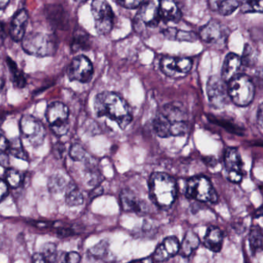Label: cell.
<instances>
[{
  "label": "cell",
  "mask_w": 263,
  "mask_h": 263,
  "mask_svg": "<svg viewBox=\"0 0 263 263\" xmlns=\"http://www.w3.org/2000/svg\"><path fill=\"white\" fill-rule=\"evenodd\" d=\"M154 132L160 138L182 136L189 128V115L182 104H166L152 122Z\"/></svg>",
  "instance_id": "obj_1"
},
{
  "label": "cell",
  "mask_w": 263,
  "mask_h": 263,
  "mask_svg": "<svg viewBox=\"0 0 263 263\" xmlns=\"http://www.w3.org/2000/svg\"><path fill=\"white\" fill-rule=\"evenodd\" d=\"M93 108L98 118L106 117L115 121L121 130H125L133 120L127 101L115 92L105 91L96 95Z\"/></svg>",
  "instance_id": "obj_2"
},
{
  "label": "cell",
  "mask_w": 263,
  "mask_h": 263,
  "mask_svg": "<svg viewBox=\"0 0 263 263\" xmlns=\"http://www.w3.org/2000/svg\"><path fill=\"white\" fill-rule=\"evenodd\" d=\"M151 198L161 209H167L175 202L177 184L175 178L164 172H155L149 179Z\"/></svg>",
  "instance_id": "obj_3"
},
{
  "label": "cell",
  "mask_w": 263,
  "mask_h": 263,
  "mask_svg": "<svg viewBox=\"0 0 263 263\" xmlns=\"http://www.w3.org/2000/svg\"><path fill=\"white\" fill-rule=\"evenodd\" d=\"M58 45V40L54 35L39 32L29 33L22 41V47L26 53L39 58L53 56Z\"/></svg>",
  "instance_id": "obj_4"
},
{
  "label": "cell",
  "mask_w": 263,
  "mask_h": 263,
  "mask_svg": "<svg viewBox=\"0 0 263 263\" xmlns=\"http://www.w3.org/2000/svg\"><path fill=\"white\" fill-rule=\"evenodd\" d=\"M229 93L230 99L235 105L246 107L253 101L255 84L246 75H238L229 83Z\"/></svg>",
  "instance_id": "obj_5"
},
{
  "label": "cell",
  "mask_w": 263,
  "mask_h": 263,
  "mask_svg": "<svg viewBox=\"0 0 263 263\" xmlns=\"http://www.w3.org/2000/svg\"><path fill=\"white\" fill-rule=\"evenodd\" d=\"M186 195L189 198L202 202H216L218 194L211 181L202 175L194 176L186 184Z\"/></svg>",
  "instance_id": "obj_6"
},
{
  "label": "cell",
  "mask_w": 263,
  "mask_h": 263,
  "mask_svg": "<svg viewBox=\"0 0 263 263\" xmlns=\"http://www.w3.org/2000/svg\"><path fill=\"white\" fill-rule=\"evenodd\" d=\"M68 107L59 101L49 104L46 110L45 116L47 122L53 133L58 136H64L70 129Z\"/></svg>",
  "instance_id": "obj_7"
},
{
  "label": "cell",
  "mask_w": 263,
  "mask_h": 263,
  "mask_svg": "<svg viewBox=\"0 0 263 263\" xmlns=\"http://www.w3.org/2000/svg\"><path fill=\"white\" fill-rule=\"evenodd\" d=\"M91 13L95 21V29L98 34L105 36L113 29L115 15L108 3L96 0L91 4Z\"/></svg>",
  "instance_id": "obj_8"
},
{
  "label": "cell",
  "mask_w": 263,
  "mask_h": 263,
  "mask_svg": "<svg viewBox=\"0 0 263 263\" xmlns=\"http://www.w3.org/2000/svg\"><path fill=\"white\" fill-rule=\"evenodd\" d=\"M229 30L226 26L217 21H211L200 30L201 41L209 47L222 49L226 47Z\"/></svg>",
  "instance_id": "obj_9"
},
{
  "label": "cell",
  "mask_w": 263,
  "mask_h": 263,
  "mask_svg": "<svg viewBox=\"0 0 263 263\" xmlns=\"http://www.w3.org/2000/svg\"><path fill=\"white\" fill-rule=\"evenodd\" d=\"M206 90L209 102L215 108H221L230 99L229 83L226 82L221 77L217 75L211 77L208 81Z\"/></svg>",
  "instance_id": "obj_10"
},
{
  "label": "cell",
  "mask_w": 263,
  "mask_h": 263,
  "mask_svg": "<svg viewBox=\"0 0 263 263\" xmlns=\"http://www.w3.org/2000/svg\"><path fill=\"white\" fill-rule=\"evenodd\" d=\"M22 136L32 145L39 146L45 139V129L39 120L31 115H24L20 121Z\"/></svg>",
  "instance_id": "obj_11"
},
{
  "label": "cell",
  "mask_w": 263,
  "mask_h": 263,
  "mask_svg": "<svg viewBox=\"0 0 263 263\" xmlns=\"http://www.w3.org/2000/svg\"><path fill=\"white\" fill-rule=\"evenodd\" d=\"M93 73L95 70L91 61L84 55L73 58L67 69V76L70 81L84 84L91 81Z\"/></svg>",
  "instance_id": "obj_12"
},
{
  "label": "cell",
  "mask_w": 263,
  "mask_h": 263,
  "mask_svg": "<svg viewBox=\"0 0 263 263\" xmlns=\"http://www.w3.org/2000/svg\"><path fill=\"white\" fill-rule=\"evenodd\" d=\"M161 71L172 78H181L192 70V61L187 58L164 57L160 62Z\"/></svg>",
  "instance_id": "obj_13"
},
{
  "label": "cell",
  "mask_w": 263,
  "mask_h": 263,
  "mask_svg": "<svg viewBox=\"0 0 263 263\" xmlns=\"http://www.w3.org/2000/svg\"><path fill=\"white\" fill-rule=\"evenodd\" d=\"M120 202L123 210L144 215L148 211V205L144 200L138 198L132 191L123 190L120 195Z\"/></svg>",
  "instance_id": "obj_14"
},
{
  "label": "cell",
  "mask_w": 263,
  "mask_h": 263,
  "mask_svg": "<svg viewBox=\"0 0 263 263\" xmlns=\"http://www.w3.org/2000/svg\"><path fill=\"white\" fill-rule=\"evenodd\" d=\"M179 241L175 236L167 237L159 245L154 252V261L158 262L167 261L175 256L180 251Z\"/></svg>",
  "instance_id": "obj_15"
},
{
  "label": "cell",
  "mask_w": 263,
  "mask_h": 263,
  "mask_svg": "<svg viewBox=\"0 0 263 263\" xmlns=\"http://www.w3.org/2000/svg\"><path fill=\"white\" fill-rule=\"evenodd\" d=\"M137 19H139L142 24L148 27H158L160 21H161L160 16L159 6L157 5L156 3L144 2L140 7Z\"/></svg>",
  "instance_id": "obj_16"
},
{
  "label": "cell",
  "mask_w": 263,
  "mask_h": 263,
  "mask_svg": "<svg viewBox=\"0 0 263 263\" xmlns=\"http://www.w3.org/2000/svg\"><path fill=\"white\" fill-rule=\"evenodd\" d=\"M28 19V13L24 9L15 13L10 27V35L13 41L19 42V41H23L25 37Z\"/></svg>",
  "instance_id": "obj_17"
},
{
  "label": "cell",
  "mask_w": 263,
  "mask_h": 263,
  "mask_svg": "<svg viewBox=\"0 0 263 263\" xmlns=\"http://www.w3.org/2000/svg\"><path fill=\"white\" fill-rule=\"evenodd\" d=\"M242 66L241 57L234 53H230L226 56L221 70V78L226 82L229 83L232 79L238 76V72Z\"/></svg>",
  "instance_id": "obj_18"
},
{
  "label": "cell",
  "mask_w": 263,
  "mask_h": 263,
  "mask_svg": "<svg viewBox=\"0 0 263 263\" xmlns=\"http://www.w3.org/2000/svg\"><path fill=\"white\" fill-rule=\"evenodd\" d=\"M224 165L228 171V175L239 174L243 175V163L239 152L235 147H229L224 154Z\"/></svg>",
  "instance_id": "obj_19"
},
{
  "label": "cell",
  "mask_w": 263,
  "mask_h": 263,
  "mask_svg": "<svg viewBox=\"0 0 263 263\" xmlns=\"http://www.w3.org/2000/svg\"><path fill=\"white\" fill-rule=\"evenodd\" d=\"M160 16L164 22L178 23L181 20V12L173 1L159 3Z\"/></svg>",
  "instance_id": "obj_20"
},
{
  "label": "cell",
  "mask_w": 263,
  "mask_h": 263,
  "mask_svg": "<svg viewBox=\"0 0 263 263\" xmlns=\"http://www.w3.org/2000/svg\"><path fill=\"white\" fill-rule=\"evenodd\" d=\"M204 244L212 252H220L223 245V235L221 231L218 228L210 226L206 232Z\"/></svg>",
  "instance_id": "obj_21"
},
{
  "label": "cell",
  "mask_w": 263,
  "mask_h": 263,
  "mask_svg": "<svg viewBox=\"0 0 263 263\" xmlns=\"http://www.w3.org/2000/svg\"><path fill=\"white\" fill-rule=\"evenodd\" d=\"M72 181L61 173H57L49 178V191L52 193H60L61 192H67Z\"/></svg>",
  "instance_id": "obj_22"
},
{
  "label": "cell",
  "mask_w": 263,
  "mask_h": 263,
  "mask_svg": "<svg viewBox=\"0 0 263 263\" xmlns=\"http://www.w3.org/2000/svg\"><path fill=\"white\" fill-rule=\"evenodd\" d=\"M199 244L200 240L198 235L194 232H187L181 242L179 253L184 257L190 256Z\"/></svg>",
  "instance_id": "obj_23"
},
{
  "label": "cell",
  "mask_w": 263,
  "mask_h": 263,
  "mask_svg": "<svg viewBox=\"0 0 263 263\" xmlns=\"http://www.w3.org/2000/svg\"><path fill=\"white\" fill-rule=\"evenodd\" d=\"M65 200L67 204L70 207L81 205L84 203V195L73 181L66 192Z\"/></svg>",
  "instance_id": "obj_24"
},
{
  "label": "cell",
  "mask_w": 263,
  "mask_h": 263,
  "mask_svg": "<svg viewBox=\"0 0 263 263\" xmlns=\"http://www.w3.org/2000/svg\"><path fill=\"white\" fill-rule=\"evenodd\" d=\"M164 36L170 40H175L178 41H196L197 36L192 32L178 30L175 28H168L164 31Z\"/></svg>",
  "instance_id": "obj_25"
},
{
  "label": "cell",
  "mask_w": 263,
  "mask_h": 263,
  "mask_svg": "<svg viewBox=\"0 0 263 263\" xmlns=\"http://www.w3.org/2000/svg\"><path fill=\"white\" fill-rule=\"evenodd\" d=\"M7 64L11 72L12 77H13L12 81H13L15 87L17 88H24L27 84V80L24 77V73L18 69L16 63L10 58H7Z\"/></svg>",
  "instance_id": "obj_26"
},
{
  "label": "cell",
  "mask_w": 263,
  "mask_h": 263,
  "mask_svg": "<svg viewBox=\"0 0 263 263\" xmlns=\"http://www.w3.org/2000/svg\"><path fill=\"white\" fill-rule=\"evenodd\" d=\"M90 46V41H89V37L87 33L82 31H78L73 36V42H72V49L73 51L88 50Z\"/></svg>",
  "instance_id": "obj_27"
},
{
  "label": "cell",
  "mask_w": 263,
  "mask_h": 263,
  "mask_svg": "<svg viewBox=\"0 0 263 263\" xmlns=\"http://www.w3.org/2000/svg\"><path fill=\"white\" fill-rule=\"evenodd\" d=\"M41 254L47 263H55L58 260L59 253L58 247L54 243L47 242L41 248Z\"/></svg>",
  "instance_id": "obj_28"
},
{
  "label": "cell",
  "mask_w": 263,
  "mask_h": 263,
  "mask_svg": "<svg viewBox=\"0 0 263 263\" xmlns=\"http://www.w3.org/2000/svg\"><path fill=\"white\" fill-rule=\"evenodd\" d=\"M249 242L252 250L263 251V231L258 227L252 229L249 235Z\"/></svg>",
  "instance_id": "obj_29"
},
{
  "label": "cell",
  "mask_w": 263,
  "mask_h": 263,
  "mask_svg": "<svg viewBox=\"0 0 263 263\" xmlns=\"http://www.w3.org/2000/svg\"><path fill=\"white\" fill-rule=\"evenodd\" d=\"M89 252L95 258L105 259L109 253V243L106 240H103L95 246H92L89 249Z\"/></svg>",
  "instance_id": "obj_30"
},
{
  "label": "cell",
  "mask_w": 263,
  "mask_h": 263,
  "mask_svg": "<svg viewBox=\"0 0 263 263\" xmlns=\"http://www.w3.org/2000/svg\"><path fill=\"white\" fill-rule=\"evenodd\" d=\"M218 5L215 9L218 10V13L222 16H229L233 13L238 8L239 4L237 1L234 0H229V1H221V2H217Z\"/></svg>",
  "instance_id": "obj_31"
},
{
  "label": "cell",
  "mask_w": 263,
  "mask_h": 263,
  "mask_svg": "<svg viewBox=\"0 0 263 263\" xmlns=\"http://www.w3.org/2000/svg\"><path fill=\"white\" fill-rule=\"evenodd\" d=\"M22 174L19 171L13 168H7L5 172L6 182L13 189L19 187L22 182Z\"/></svg>",
  "instance_id": "obj_32"
},
{
  "label": "cell",
  "mask_w": 263,
  "mask_h": 263,
  "mask_svg": "<svg viewBox=\"0 0 263 263\" xmlns=\"http://www.w3.org/2000/svg\"><path fill=\"white\" fill-rule=\"evenodd\" d=\"M8 152H10V155H13L15 158L24 160V161H27V159H28L27 153L24 151L22 144L18 138L10 142Z\"/></svg>",
  "instance_id": "obj_33"
},
{
  "label": "cell",
  "mask_w": 263,
  "mask_h": 263,
  "mask_svg": "<svg viewBox=\"0 0 263 263\" xmlns=\"http://www.w3.org/2000/svg\"><path fill=\"white\" fill-rule=\"evenodd\" d=\"M256 52L249 44H246L243 50L242 57H241V61H242V65L246 67H250L253 65L256 61Z\"/></svg>",
  "instance_id": "obj_34"
},
{
  "label": "cell",
  "mask_w": 263,
  "mask_h": 263,
  "mask_svg": "<svg viewBox=\"0 0 263 263\" xmlns=\"http://www.w3.org/2000/svg\"><path fill=\"white\" fill-rule=\"evenodd\" d=\"M241 11L243 13H263V0L245 3L241 7Z\"/></svg>",
  "instance_id": "obj_35"
},
{
  "label": "cell",
  "mask_w": 263,
  "mask_h": 263,
  "mask_svg": "<svg viewBox=\"0 0 263 263\" xmlns=\"http://www.w3.org/2000/svg\"><path fill=\"white\" fill-rule=\"evenodd\" d=\"M70 156L73 161H83L87 160V153L84 147L80 144H73L70 151Z\"/></svg>",
  "instance_id": "obj_36"
},
{
  "label": "cell",
  "mask_w": 263,
  "mask_h": 263,
  "mask_svg": "<svg viewBox=\"0 0 263 263\" xmlns=\"http://www.w3.org/2000/svg\"><path fill=\"white\" fill-rule=\"evenodd\" d=\"M116 3L121 7L129 9V10H133V9L141 7L144 2L139 1V0H130V1H117Z\"/></svg>",
  "instance_id": "obj_37"
},
{
  "label": "cell",
  "mask_w": 263,
  "mask_h": 263,
  "mask_svg": "<svg viewBox=\"0 0 263 263\" xmlns=\"http://www.w3.org/2000/svg\"><path fill=\"white\" fill-rule=\"evenodd\" d=\"M65 258L67 263H80L81 256L78 252H70L66 253Z\"/></svg>",
  "instance_id": "obj_38"
},
{
  "label": "cell",
  "mask_w": 263,
  "mask_h": 263,
  "mask_svg": "<svg viewBox=\"0 0 263 263\" xmlns=\"http://www.w3.org/2000/svg\"><path fill=\"white\" fill-rule=\"evenodd\" d=\"M9 193L8 184L6 181L2 180L1 184H0V196H1V201H4V198L7 196Z\"/></svg>",
  "instance_id": "obj_39"
},
{
  "label": "cell",
  "mask_w": 263,
  "mask_h": 263,
  "mask_svg": "<svg viewBox=\"0 0 263 263\" xmlns=\"http://www.w3.org/2000/svg\"><path fill=\"white\" fill-rule=\"evenodd\" d=\"M256 118L258 125L263 128V102L258 107Z\"/></svg>",
  "instance_id": "obj_40"
},
{
  "label": "cell",
  "mask_w": 263,
  "mask_h": 263,
  "mask_svg": "<svg viewBox=\"0 0 263 263\" xmlns=\"http://www.w3.org/2000/svg\"><path fill=\"white\" fill-rule=\"evenodd\" d=\"M32 263H47L41 252H36L32 256Z\"/></svg>",
  "instance_id": "obj_41"
},
{
  "label": "cell",
  "mask_w": 263,
  "mask_h": 263,
  "mask_svg": "<svg viewBox=\"0 0 263 263\" xmlns=\"http://www.w3.org/2000/svg\"><path fill=\"white\" fill-rule=\"evenodd\" d=\"M10 144V141H7V138L4 135H2L1 136V151H2V152H6L9 150Z\"/></svg>",
  "instance_id": "obj_42"
},
{
  "label": "cell",
  "mask_w": 263,
  "mask_h": 263,
  "mask_svg": "<svg viewBox=\"0 0 263 263\" xmlns=\"http://www.w3.org/2000/svg\"><path fill=\"white\" fill-rule=\"evenodd\" d=\"M0 161H1V164H2L3 167H8L9 164H10V159H9L8 155H7V154H6L5 152H2V153H1Z\"/></svg>",
  "instance_id": "obj_43"
},
{
  "label": "cell",
  "mask_w": 263,
  "mask_h": 263,
  "mask_svg": "<svg viewBox=\"0 0 263 263\" xmlns=\"http://www.w3.org/2000/svg\"><path fill=\"white\" fill-rule=\"evenodd\" d=\"M73 231L70 229H61L58 232V235L61 238L70 236V235H73Z\"/></svg>",
  "instance_id": "obj_44"
},
{
  "label": "cell",
  "mask_w": 263,
  "mask_h": 263,
  "mask_svg": "<svg viewBox=\"0 0 263 263\" xmlns=\"http://www.w3.org/2000/svg\"><path fill=\"white\" fill-rule=\"evenodd\" d=\"M153 257H146V258H141V259L135 260L129 263H154Z\"/></svg>",
  "instance_id": "obj_45"
},
{
  "label": "cell",
  "mask_w": 263,
  "mask_h": 263,
  "mask_svg": "<svg viewBox=\"0 0 263 263\" xmlns=\"http://www.w3.org/2000/svg\"><path fill=\"white\" fill-rule=\"evenodd\" d=\"M66 254H64V255H61L59 256H58V260H57L56 262L55 263H67V261H66Z\"/></svg>",
  "instance_id": "obj_46"
},
{
  "label": "cell",
  "mask_w": 263,
  "mask_h": 263,
  "mask_svg": "<svg viewBox=\"0 0 263 263\" xmlns=\"http://www.w3.org/2000/svg\"><path fill=\"white\" fill-rule=\"evenodd\" d=\"M9 4H10V1H4V0H2V1L0 2V8L3 10V9L5 8Z\"/></svg>",
  "instance_id": "obj_47"
},
{
  "label": "cell",
  "mask_w": 263,
  "mask_h": 263,
  "mask_svg": "<svg viewBox=\"0 0 263 263\" xmlns=\"http://www.w3.org/2000/svg\"><path fill=\"white\" fill-rule=\"evenodd\" d=\"M258 79L260 80V81H263V70H261L259 73H258Z\"/></svg>",
  "instance_id": "obj_48"
}]
</instances>
